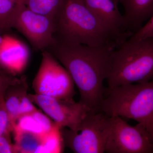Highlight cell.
<instances>
[{
  "instance_id": "cell-1",
  "label": "cell",
  "mask_w": 153,
  "mask_h": 153,
  "mask_svg": "<svg viewBox=\"0 0 153 153\" xmlns=\"http://www.w3.org/2000/svg\"><path fill=\"white\" fill-rule=\"evenodd\" d=\"M55 38L46 49L67 69L80 94L79 102L92 111H100L105 89L113 49L72 44Z\"/></svg>"
},
{
  "instance_id": "cell-2",
  "label": "cell",
  "mask_w": 153,
  "mask_h": 153,
  "mask_svg": "<svg viewBox=\"0 0 153 153\" xmlns=\"http://www.w3.org/2000/svg\"><path fill=\"white\" fill-rule=\"evenodd\" d=\"M55 21V38L67 43L114 49L131 36L109 30L82 0H64Z\"/></svg>"
},
{
  "instance_id": "cell-3",
  "label": "cell",
  "mask_w": 153,
  "mask_h": 153,
  "mask_svg": "<svg viewBox=\"0 0 153 153\" xmlns=\"http://www.w3.org/2000/svg\"><path fill=\"white\" fill-rule=\"evenodd\" d=\"M153 79V38L127 40L111 52L108 88Z\"/></svg>"
},
{
  "instance_id": "cell-4",
  "label": "cell",
  "mask_w": 153,
  "mask_h": 153,
  "mask_svg": "<svg viewBox=\"0 0 153 153\" xmlns=\"http://www.w3.org/2000/svg\"><path fill=\"white\" fill-rule=\"evenodd\" d=\"M100 111L110 117L133 120L143 126L151 135L153 123V79L108 88Z\"/></svg>"
},
{
  "instance_id": "cell-5",
  "label": "cell",
  "mask_w": 153,
  "mask_h": 153,
  "mask_svg": "<svg viewBox=\"0 0 153 153\" xmlns=\"http://www.w3.org/2000/svg\"><path fill=\"white\" fill-rule=\"evenodd\" d=\"M111 117L90 111L74 130L61 128L65 146L75 153H103L110 133Z\"/></svg>"
},
{
  "instance_id": "cell-6",
  "label": "cell",
  "mask_w": 153,
  "mask_h": 153,
  "mask_svg": "<svg viewBox=\"0 0 153 153\" xmlns=\"http://www.w3.org/2000/svg\"><path fill=\"white\" fill-rule=\"evenodd\" d=\"M42 60L33 79L35 94L60 99H73L74 82L64 67L49 52L42 51Z\"/></svg>"
},
{
  "instance_id": "cell-7",
  "label": "cell",
  "mask_w": 153,
  "mask_h": 153,
  "mask_svg": "<svg viewBox=\"0 0 153 153\" xmlns=\"http://www.w3.org/2000/svg\"><path fill=\"white\" fill-rule=\"evenodd\" d=\"M13 28L25 36L36 51L46 50L55 42V19L32 11L22 0L18 3Z\"/></svg>"
},
{
  "instance_id": "cell-8",
  "label": "cell",
  "mask_w": 153,
  "mask_h": 153,
  "mask_svg": "<svg viewBox=\"0 0 153 153\" xmlns=\"http://www.w3.org/2000/svg\"><path fill=\"white\" fill-rule=\"evenodd\" d=\"M111 127L105 147L107 153H153L152 136L143 126L128 124L118 117H111Z\"/></svg>"
},
{
  "instance_id": "cell-9",
  "label": "cell",
  "mask_w": 153,
  "mask_h": 153,
  "mask_svg": "<svg viewBox=\"0 0 153 153\" xmlns=\"http://www.w3.org/2000/svg\"><path fill=\"white\" fill-rule=\"evenodd\" d=\"M34 104L37 105L60 128L76 129L91 110L72 99H60L40 94H28Z\"/></svg>"
},
{
  "instance_id": "cell-10",
  "label": "cell",
  "mask_w": 153,
  "mask_h": 153,
  "mask_svg": "<svg viewBox=\"0 0 153 153\" xmlns=\"http://www.w3.org/2000/svg\"><path fill=\"white\" fill-rule=\"evenodd\" d=\"M30 52L27 45L18 38L3 35L0 42V68L16 76L26 69Z\"/></svg>"
},
{
  "instance_id": "cell-11",
  "label": "cell",
  "mask_w": 153,
  "mask_h": 153,
  "mask_svg": "<svg viewBox=\"0 0 153 153\" xmlns=\"http://www.w3.org/2000/svg\"><path fill=\"white\" fill-rule=\"evenodd\" d=\"M85 6L109 30L120 35L133 33L126 27L123 15L119 8V0H82Z\"/></svg>"
},
{
  "instance_id": "cell-12",
  "label": "cell",
  "mask_w": 153,
  "mask_h": 153,
  "mask_svg": "<svg viewBox=\"0 0 153 153\" xmlns=\"http://www.w3.org/2000/svg\"><path fill=\"white\" fill-rule=\"evenodd\" d=\"M123 7L126 27L133 34L153 16V0H119Z\"/></svg>"
},
{
  "instance_id": "cell-13",
  "label": "cell",
  "mask_w": 153,
  "mask_h": 153,
  "mask_svg": "<svg viewBox=\"0 0 153 153\" xmlns=\"http://www.w3.org/2000/svg\"><path fill=\"white\" fill-rule=\"evenodd\" d=\"M28 88L27 78L23 76L18 82L9 85L5 91L4 100L12 130V126L19 117L22 99L27 93Z\"/></svg>"
},
{
  "instance_id": "cell-14",
  "label": "cell",
  "mask_w": 153,
  "mask_h": 153,
  "mask_svg": "<svg viewBox=\"0 0 153 153\" xmlns=\"http://www.w3.org/2000/svg\"><path fill=\"white\" fill-rule=\"evenodd\" d=\"M65 146L61 128L55 123L51 130L43 135L36 153H62Z\"/></svg>"
},
{
  "instance_id": "cell-15",
  "label": "cell",
  "mask_w": 153,
  "mask_h": 153,
  "mask_svg": "<svg viewBox=\"0 0 153 153\" xmlns=\"http://www.w3.org/2000/svg\"><path fill=\"white\" fill-rule=\"evenodd\" d=\"M13 134L17 153H36L44 134L23 132Z\"/></svg>"
},
{
  "instance_id": "cell-16",
  "label": "cell",
  "mask_w": 153,
  "mask_h": 153,
  "mask_svg": "<svg viewBox=\"0 0 153 153\" xmlns=\"http://www.w3.org/2000/svg\"><path fill=\"white\" fill-rule=\"evenodd\" d=\"M24 4L32 11L46 15L55 19L64 0H22Z\"/></svg>"
},
{
  "instance_id": "cell-17",
  "label": "cell",
  "mask_w": 153,
  "mask_h": 153,
  "mask_svg": "<svg viewBox=\"0 0 153 153\" xmlns=\"http://www.w3.org/2000/svg\"><path fill=\"white\" fill-rule=\"evenodd\" d=\"M23 132L39 135H43L47 133L44 131L32 113L20 116L12 126V133Z\"/></svg>"
},
{
  "instance_id": "cell-18",
  "label": "cell",
  "mask_w": 153,
  "mask_h": 153,
  "mask_svg": "<svg viewBox=\"0 0 153 153\" xmlns=\"http://www.w3.org/2000/svg\"><path fill=\"white\" fill-rule=\"evenodd\" d=\"M19 1L0 0V29L1 31L13 28Z\"/></svg>"
},
{
  "instance_id": "cell-19",
  "label": "cell",
  "mask_w": 153,
  "mask_h": 153,
  "mask_svg": "<svg viewBox=\"0 0 153 153\" xmlns=\"http://www.w3.org/2000/svg\"><path fill=\"white\" fill-rule=\"evenodd\" d=\"M4 94V93H0V135L7 133H12V127L5 105Z\"/></svg>"
},
{
  "instance_id": "cell-20",
  "label": "cell",
  "mask_w": 153,
  "mask_h": 153,
  "mask_svg": "<svg viewBox=\"0 0 153 153\" xmlns=\"http://www.w3.org/2000/svg\"><path fill=\"white\" fill-rule=\"evenodd\" d=\"M147 38H153V16L140 29L129 38L130 41H138Z\"/></svg>"
},
{
  "instance_id": "cell-21",
  "label": "cell",
  "mask_w": 153,
  "mask_h": 153,
  "mask_svg": "<svg viewBox=\"0 0 153 153\" xmlns=\"http://www.w3.org/2000/svg\"><path fill=\"white\" fill-rule=\"evenodd\" d=\"M32 114L44 129L45 132L51 130L55 126V123L46 114H44L39 110H37Z\"/></svg>"
},
{
  "instance_id": "cell-22",
  "label": "cell",
  "mask_w": 153,
  "mask_h": 153,
  "mask_svg": "<svg viewBox=\"0 0 153 153\" xmlns=\"http://www.w3.org/2000/svg\"><path fill=\"white\" fill-rule=\"evenodd\" d=\"M11 133H7L0 135V153H17L16 146L11 141Z\"/></svg>"
},
{
  "instance_id": "cell-23",
  "label": "cell",
  "mask_w": 153,
  "mask_h": 153,
  "mask_svg": "<svg viewBox=\"0 0 153 153\" xmlns=\"http://www.w3.org/2000/svg\"><path fill=\"white\" fill-rule=\"evenodd\" d=\"M20 79L0 68V92H4L9 85L18 82Z\"/></svg>"
},
{
  "instance_id": "cell-24",
  "label": "cell",
  "mask_w": 153,
  "mask_h": 153,
  "mask_svg": "<svg viewBox=\"0 0 153 153\" xmlns=\"http://www.w3.org/2000/svg\"><path fill=\"white\" fill-rule=\"evenodd\" d=\"M33 104L34 103L29 98L28 93L25 94L23 97L21 102L19 117L22 115L31 113L37 111L38 109Z\"/></svg>"
},
{
  "instance_id": "cell-25",
  "label": "cell",
  "mask_w": 153,
  "mask_h": 153,
  "mask_svg": "<svg viewBox=\"0 0 153 153\" xmlns=\"http://www.w3.org/2000/svg\"><path fill=\"white\" fill-rule=\"evenodd\" d=\"M1 30L0 29V42L1 41L2 39L3 38V36H2L1 34Z\"/></svg>"
},
{
  "instance_id": "cell-26",
  "label": "cell",
  "mask_w": 153,
  "mask_h": 153,
  "mask_svg": "<svg viewBox=\"0 0 153 153\" xmlns=\"http://www.w3.org/2000/svg\"><path fill=\"white\" fill-rule=\"evenodd\" d=\"M151 135H152V139L153 141V123L152 127V133H151Z\"/></svg>"
},
{
  "instance_id": "cell-27",
  "label": "cell",
  "mask_w": 153,
  "mask_h": 153,
  "mask_svg": "<svg viewBox=\"0 0 153 153\" xmlns=\"http://www.w3.org/2000/svg\"><path fill=\"white\" fill-rule=\"evenodd\" d=\"M12 1H18L19 0H12Z\"/></svg>"
}]
</instances>
